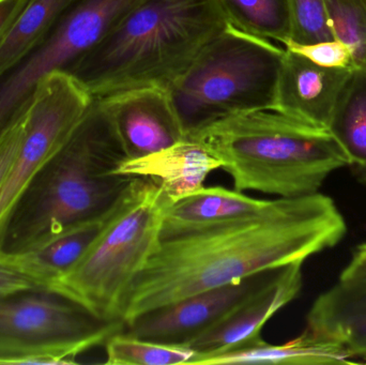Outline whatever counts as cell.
Segmentation results:
<instances>
[{"label": "cell", "instance_id": "1", "mask_svg": "<svg viewBox=\"0 0 366 365\" xmlns=\"http://www.w3.org/2000/svg\"><path fill=\"white\" fill-rule=\"evenodd\" d=\"M347 224L331 197L284 199L268 214L159 240L133 281L124 325L144 313L335 248Z\"/></svg>", "mask_w": 366, "mask_h": 365}, {"label": "cell", "instance_id": "13", "mask_svg": "<svg viewBox=\"0 0 366 365\" xmlns=\"http://www.w3.org/2000/svg\"><path fill=\"white\" fill-rule=\"evenodd\" d=\"M221 169V161L204 146L185 139L143 158L124 161L117 173L154 180L173 203L199 190L207 177Z\"/></svg>", "mask_w": 366, "mask_h": 365}, {"label": "cell", "instance_id": "7", "mask_svg": "<svg viewBox=\"0 0 366 365\" xmlns=\"http://www.w3.org/2000/svg\"><path fill=\"white\" fill-rule=\"evenodd\" d=\"M124 321L99 319L81 304L49 291L0 295V364H71L105 345Z\"/></svg>", "mask_w": 366, "mask_h": 365}, {"label": "cell", "instance_id": "5", "mask_svg": "<svg viewBox=\"0 0 366 365\" xmlns=\"http://www.w3.org/2000/svg\"><path fill=\"white\" fill-rule=\"evenodd\" d=\"M171 203L156 181L135 178L98 237L55 283L54 291L99 319L124 321L129 289L160 240L165 210Z\"/></svg>", "mask_w": 366, "mask_h": 365}, {"label": "cell", "instance_id": "26", "mask_svg": "<svg viewBox=\"0 0 366 365\" xmlns=\"http://www.w3.org/2000/svg\"><path fill=\"white\" fill-rule=\"evenodd\" d=\"M23 117L0 139V182L14 160L24 137Z\"/></svg>", "mask_w": 366, "mask_h": 365}, {"label": "cell", "instance_id": "15", "mask_svg": "<svg viewBox=\"0 0 366 365\" xmlns=\"http://www.w3.org/2000/svg\"><path fill=\"white\" fill-rule=\"evenodd\" d=\"M350 364L356 361L343 345L307 328L298 338L285 344L272 345L262 341L254 346L202 358L195 365Z\"/></svg>", "mask_w": 366, "mask_h": 365}, {"label": "cell", "instance_id": "9", "mask_svg": "<svg viewBox=\"0 0 366 365\" xmlns=\"http://www.w3.org/2000/svg\"><path fill=\"white\" fill-rule=\"evenodd\" d=\"M277 269L259 272L144 313L126 324L122 332L161 344L187 346L262 289Z\"/></svg>", "mask_w": 366, "mask_h": 365}, {"label": "cell", "instance_id": "17", "mask_svg": "<svg viewBox=\"0 0 366 365\" xmlns=\"http://www.w3.org/2000/svg\"><path fill=\"white\" fill-rule=\"evenodd\" d=\"M111 212L102 218L73 227L34 250L19 255H0L40 280L49 291H54L55 283L76 265L98 237Z\"/></svg>", "mask_w": 366, "mask_h": 365}, {"label": "cell", "instance_id": "14", "mask_svg": "<svg viewBox=\"0 0 366 365\" xmlns=\"http://www.w3.org/2000/svg\"><path fill=\"white\" fill-rule=\"evenodd\" d=\"M279 199L264 201L221 186H202L169 204L163 218L160 239L204 227L256 218L274 209Z\"/></svg>", "mask_w": 366, "mask_h": 365}, {"label": "cell", "instance_id": "8", "mask_svg": "<svg viewBox=\"0 0 366 365\" xmlns=\"http://www.w3.org/2000/svg\"><path fill=\"white\" fill-rule=\"evenodd\" d=\"M92 101L89 92L66 71L51 73L36 86L23 115V141L0 182V246L17 201L79 126Z\"/></svg>", "mask_w": 366, "mask_h": 365}, {"label": "cell", "instance_id": "19", "mask_svg": "<svg viewBox=\"0 0 366 365\" xmlns=\"http://www.w3.org/2000/svg\"><path fill=\"white\" fill-rule=\"evenodd\" d=\"M73 0H29L0 41V77L30 53Z\"/></svg>", "mask_w": 366, "mask_h": 365}, {"label": "cell", "instance_id": "23", "mask_svg": "<svg viewBox=\"0 0 366 365\" xmlns=\"http://www.w3.org/2000/svg\"><path fill=\"white\" fill-rule=\"evenodd\" d=\"M288 4L292 23L288 43L313 44L335 39L325 0H288Z\"/></svg>", "mask_w": 366, "mask_h": 365}, {"label": "cell", "instance_id": "18", "mask_svg": "<svg viewBox=\"0 0 366 365\" xmlns=\"http://www.w3.org/2000/svg\"><path fill=\"white\" fill-rule=\"evenodd\" d=\"M327 130L343 149L357 179L366 186V66H352Z\"/></svg>", "mask_w": 366, "mask_h": 365}, {"label": "cell", "instance_id": "28", "mask_svg": "<svg viewBox=\"0 0 366 365\" xmlns=\"http://www.w3.org/2000/svg\"><path fill=\"white\" fill-rule=\"evenodd\" d=\"M29 0H0V41Z\"/></svg>", "mask_w": 366, "mask_h": 365}, {"label": "cell", "instance_id": "3", "mask_svg": "<svg viewBox=\"0 0 366 365\" xmlns=\"http://www.w3.org/2000/svg\"><path fill=\"white\" fill-rule=\"evenodd\" d=\"M227 27L215 0H143L68 73L94 99L169 90Z\"/></svg>", "mask_w": 366, "mask_h": 365}, {"label": "cell", "instance_id": "6", "mask_svg": "<svg viewBox=\"0 0 366 365\" xmlns=\"http://www.w3.org/2000/svg\"><path fill=\"white\" fill-rule=\"evenodd\" d=\"M284 56L228 26L167 90L185 139L230 116L274 109Z\"/></svg>", "mask_w": 366, "mask_h": 365}, {"label": "cell", "instance_id": "22", "mask_svg": "<svg viewBox=\"0 0 366 365\" xmlns=\"http://www.w3.org/2000/svg\"><path fill=\"white\" fill-rule=\"evenodd\" d=\"M333 36L350 47L354 66H366V0H325Z\"/></svg>", "mask_w": 366, "mask_h": 365}, {"label": "cell", "instance_id": "27", "mask_svg": "<svg viewBox=\"0 0 366 365\" xmlns=\"http://www.w3.org/2000/svg\"><path fill=\"white\" fill-rule=\"evenodd\" d=\"M362 278H366V250L358 246L350 263L342 271L339 282H350Z\"/></svg>", "mask_w": 366, "mask_h": 365}, {"label": "cell", "instance_id": "25", "mask_svg": "<svg viewBox=\"0 0 366 365\" xmlns=\"http://www.w3.org/2000/svg\"><path fill=\"white\" fill-rule=\"evenodd\" d=\"M23 291L49 289L40 280L0 256V295Z\"/></svg>", "mask_w": 366, "mask_h": 365}, {"label": "cell", "instance_id": "16", "mask_svg": "<svg viewBox=\"0 0 366 365\" xmlns=\"http://www.w3.org/2000/svg\"><path fill=\"white\" fill-rule=\"evenodd\" d=\"M307 328L337 341L354 359L366 362V294L337 283L314 302Z\"/></svg>", "mask_w": 366, "mask_h": 365}, {"label": "cell", "instance_id": "11", "mask_svg": "<svg viewBox=\"0 0 366 365\" xmlns=\"http://www.w3.org/2000/svg\"><path fill=\"white\" fill-rule=\"evenodd\" d=\"M302 267L303 263H295L279 268L262 289L221 323L189 343L187 347L198 354L193 365L202 358L254 346L264 341V325L300 294Z\"/></svg>", "mask_w": 366, "mask_h": 365}, {"label": "cell", "instance_id": "10", "mask_svg": "<svg viewBox=\"0 0 366 365\" xmlns=\"http://www.w3.org/2000/svg\"><path fill=\"white\" fill-rule=\"evenodd\" d=\"M98 100L128 160L143 158L185 139L167 90L137 88Z\"/></svg>", "mask_w": 366, "mask_h": 365}, {"label": "cell", "instance_id": "12", "mask_svg": "<svg viewBox=\"0 0 366 365\" xmlns=\"http://www.w3.org/2000/svg\"><path fill=\"white\" fill-rule=\"evenodd\" d=\"M350 70L320 66L286 49L272 111L327 129Z\"/></svg>", "mask_w": 366, "mask_h": 365}, {"label": "cell", "instance_id": "21", "mask_svg": "<svg viewBox=\"0 0 366 365\" xmlns=\"http://www.w3.org/2000/svg\"><path fill=\"white\" fill-rule=\"evenodd\" d=\"M109 365H193L198 354L187 346L161 344L133 338L120 331L105 343Z\"/></svg>", "mask_w": 366, "mask_h": 365}, {"label": "cell", "instance_id": "29", "mask_svg": "<svg viewBox=\"0 0 366 365\" xmlns=\"http://www.w3.org/2000/svg\"><path fill=\"white\" fill-rule=\"evenodd\" d=\"M361 293L366 294V278L359 279V280L350 281V282H341Z\"/></svg>", "mask_w": 366, "mask_h": 365}, {"label": "cell", "instance_id": "24", "mask_svg": "<svg viewBox=\"0 0 366 365\" xmlns=\"http://www.w3.org/2000/svg\"><path fill=\"white\" fill-rule=\"evenodd\" d=\"M286 49L301 54L314 64L326 68H352L354 60L350 47L341 41H322L313 44H286Z\"/></svg>", "mask_w": 366, "mask_h": 365}, {"label": "cell", "instance_id": "2", "mask_svg": "<svg viewBox=\"0 0 366 365\" xmlns=\"http://www.w3.org/2000/svg\"><path fill=\"white\" fill-rule=\"evenodd\" d=\"M127 160L104 107L94 99L79 126L17 201L0 254L28 252L73 227L107 216L134 181L117 173Z\"/></svg>", "mask_w": 366, "mask_h": 365}, {"label": "cell", "instance_id": "4", "mask_svg": "<svg viewBox=\"0 0 366 365\" xmlns=\"http://www.w3.org/2000/svg\"><path fill=\"white\" fill-rule=\"evenodd\" d=\"M187 139L221 161L239 192L307 196L348 166L347 156L327 129L272 109L230 116Z\"/></svg>", "mask_w": 366, "mask_h": 365}, {"label": "cell", "instance_id": "20", "mask_svg": "<svg viewBox=\"0 0 366 365\" xmlns=\"http://www.w3.org/2000/svg\"><path fill=\"white\" fill-rule=\"evenodd\" d=\"M228 26L256 38L287 44L290 40L288 0H215Z\"/></svg>", "mask_w": 366, "mask_h": 365}]
</instances>
